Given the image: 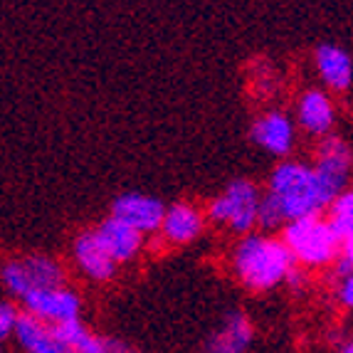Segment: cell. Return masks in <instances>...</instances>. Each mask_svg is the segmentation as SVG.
Listing matches in <instances>:
<instances>
[{"mask_svg": "<svg viewBox=\"0 0 353 353\" xmlns=\"http://www.w3.org/2000/svg\"><path fill=\"white\" fill-rule=\"evenodd\" d=\"M230 267L237 282L250 292H270L287 282L299 265L282 237H272L257 230L235 242L230 252Z\"/></svg>", "mask_w": 353, "mask_h": 353, "instance_id": "1", "label": "cell"}, {"mask_svg": "<svg viewBox=\"0 0 353 353\" xmlns=\"http://www.w3.org/2000/svg\"><path fill=\"white\" fill-rule=\"evenodd\" d=\"M267 193H272L284 208L287 220H301L312 215H326L334 195L326 190V185L319 178L314 163L296 159L279 161L267 176Z\"/></svg>", "mask_w": 353, "mask_h": 353, "instance_id": "2", "label": "cell"}, {"mask_svg": "<svg viewBox=\"0 0 353 353\" xmlns=\"http://www.w3.org/2000/svg\"><path fill=\"white\" fill-rule=\"evenodd\" d=\"M282 240L287 242L299 267L324 270V267L336 265L341 257V240L326 215L292 220L284 225Z\"/></svg>", "mask_w": 353, "mask_h": 353, "instance_id": "3", "label": "cell"}, {"mask_svg": "<svg viewBox=\"0 0 353 353\" xmlns=\"http://www.w3.org/2000/svg\"><path fill=\"white\" fill-rule=\"evenodd\" d=\"M265 190L250 178H232L215 198L205 205L210 223L228 228L230 232L245 237L259 230V203Z\"/></svg>", "mask_w": 353, "mask_h": 353, "instance_id": "4", "label": "cell"}, {"mask_svg": "<svg viewBox=\"0 0 353 353\" xmlns=\"http://www.w3.org/2000/svg\"><path fill=\"white\" fill-rule=\"evenodd\" d=\"M67 274L62 262L50 254H28V257H12L3 265V287L8 294L23 301L37 289L65 287Z\"/></svg>", "mask_w": 353, "mask_h": 353, "instance_id": "5", "label": "cell"}, {"mask_svg": "<svg viewBox=\"0 0 353 353\" xmlns=\"http://www.w3.org/2000/svg\"><path fill=\"white\" fill-rule=\"evenodd\" d=\"M296 119L284 109H267L250 126V141L274 159L284 161L296 146Z\"/></svg>", "mask_w": 353, "mask_h": 353, "instance_id": "6", "label": "cell"}, {"mask_svg": "<svg viewBox=\"0 0 353 353\" xmlns=\"http://www.w3.org/2000/svg\"><path fill=\"white\" fill-rule=\"evenodd\" d=\"M314 168H316L319 178H321V183L326 185V190H329L334 198H339V195L348 188V181H351V171H353L351 143L336 134L321 139L316 146Z\"/></svg>", "mask_w": 353, "mask_h": 353, "instance_id": "7", "label": "cell"}, {"mask_svg": "<svg viewBox=\"0 0 353 353\" xmlns=\"http://www.w3.org/2000/svg\"><path fill=\"white\" fill-rule=\"evenodd\" d=\"M20 304H23V312L32 314L50 326L79 319V314H82V299L67 284L52 289H37V292L25 296Z\"/></svg>", "mask_w": 353, "mask_h": 353, "instance_id": "8", "label": "cell"}, {"mask_svg": "<svg viewBox=\"0 0 353 353\" xmlns=\"http://www.w3.org/2000/svg\"><path fill=\"white\" fill-rule=\"evenodd\" d=\"M165 210L168 208L146 193H121L117 195L109 205V215L124 220L131 228H136L141 235H153V232H161V225H163Z\"/></svg>", "mask_w": 353, "mask_h": 353, "instance_id": "9", "label": "cell"}, {"mask_svg": "<svg viewBox=\"0 0 353 353\" xmlns=\"http://www.w3.org/2000/svg\"><path fill=\"white\" fill-rule=\"evenodd\" d=\"M296 126L304 131L306 136L314 139H326L334 134L336 126V104L331 99L329 89L309 87L304 89L296 99Z\"/></svg>", "mask_w": 353, "mask_h": 353, "instance_id": "10", "label": "cell"}, {"mask_svg": "<svg viewBox=\"0 0 353 353\" xmlns=\"http://www.w3.org/2000/svg\"><path fill=\"white\" fill-rule=\"evenodd\" d=\"M94 235L101 242V248L112 254V259L117 265H129L134 262L143 250V242L146 235H141L136 228H131L124 220L114 218V215H106L104 220L94 225Z\"/></svg>", "mask_w": 353, "mask_h": 353, "instance_id": "11", "label": "cell"}, {"mask_svg": "<svg viewBox=\"0 0 353 353\" xmlns=\"http://www.w3.org/2000/svg\"><path fill=\"white\" fill-rule=\"evenodd\" d=\"M72 259L79 267L84 277L92 282H109L117 277L119 265L112 259V254L101 248V242L97 240L94 230H84L74 237L72 242Z\"/></svg>", "mask_w": 353, "mask_h": 353, "instance_id": "12", "label": "cell"}, {"mask_svg": "<svg viewBox=\"0 0 353 353\" xmlns=\"http://www.w3.org/2000/svg\"><path fill=\"white\" fill-rule=\"evenodd\" d=\"M205 223H208V215L203 208L181 201V203L168 205L159 235L163 237L168 245L183 248V245H190V242H195L203 235Z\"/></svg>", "mask_w": 353, "mask_h": 353, "instance_id": "13", "label": "cell"}, {"mask_svg": "<svg viewBox=\"0 0 353 353\" xmlns=\"http://www.w3.org/2000/svg\"><path fill=\"white\" fill-rule=\"evenodd\" d=\"M314 67L324 89L343 94L353 87V57L339 45L324 42L314 50Z\"/></svg>", "mask_w": 353, "mask_h": 353, "instance_id": "14", "label": "cell"}, {"mask_svg": "<svg viewBox=\"0 0 353 353\" xmlns=\"http://www.w3.org/2000/svg\"><path fill=\"white\" fill-rule=\"evenodd\" d=\"M331 228L341 240V257L336 262V274H351L353 272V188H346L326 212Z\"/></svg>", "mask_w": 353, "mask_h": 353, "instance_id": "15", "label": "cell"}, {"mask_svg": "<svg viewBox=\"0 0 353 353\" xmlns=\"http://www.w3.org/2000/svg\"><path fill=\"white\" fill-rule=\"evenodd\" d=\"M52 329L59 336V341L65 343L72 353H126V346L121 341L92 334L79 319L54 324Z\"/></svg>", "mask_w": 353, "mask_h": 353, "instance_id": "16", "label": "cell"}, {"mask_svg": "<svg viewBox=\"0 0 353 353\" xmlns=\"http://www.w3.org/2000/svg\"><path fill=\"white\" fill-rule=\"evenodd\" d=\"M15 339H18L20 348L25 353H72L65 343L59 341V336L54 334L52 326L28 312L20 314V321L15 326Z\"/></svg>", "mask_w": 353, "mask_h": 353, "instance_id": "17", "label": "cell"}, {"mask_svg": "<svg viewBox=\"0 0 353 353\" xmlns=\"http://www.w3.org/2000/svg\"><path fill=\"white\" fill-rule=\"evenodd\" d=\"M254 341V326L242 312H230L218 334L210 339L208 353H245Z\"/></svg>", "mask_w": 353, "mask_h": 353, "instance_id": "18", "label": "cell"}, {"mask_svg": "<svg viewBox=\"0 0 353 353\" xmlns=\"http://www.w3.org/2000/svg\"><path fill=\"white\" fill-rule=\"evenodd\" d=\"M287 215H284V208L279 205V201L272 193L262 195V203H259V232H282L284 225H287Z\"/></svg>", "mask_w": 353, "mask_h": 353, "instance_id": "19", "label": "cell"}, {"mask_svg": "<svg viewBox=\"0 0 353 353\" xmlns=\"http://www.w3.org/2000/svg\"><path fill=\"white\" fill-rule=\"evenodd\" d=\"M20 309L12 301H3V306H0V336L3 339H8L10 334H15V326H18L20 321Z\"/></svg>", "mask_w": 353, "mask_h": 353, "instance_id": "20", "label": "cell"}, {"mask_svg": "<svg viewBox=\"0 0 353 353\" xmlns=\"http://www.w3.org/2000/svg\"><path fill=\"white\" fill-rule=\"evenodd\" d=\"M336 296H339V301H341L343 309H353V272L351 274H343V277L339 279Z\"/></svg>", "mask_w": 353, "mask_h": 353, "instance_id": "21", "label": "cell"}, {"mask_svg": "<svg viewBox=\"0 0 353 353\" xmlns=\"http://www.w3.org/2000/svg\"><path fill=\"white\" fill-rule=\"evenodd\" d=\"M287 284H289L292 289H304V287H306V274L299 270V267H296V270L292 272V274H289Z\"/></svg>", "mask_w": 353, "mask_h": 353, "instance_id": "22", "label": "cell"}, {"mask_svg": "<svg viewBox=\"0 0 353 353\" xmlns=\"http://www.w3.org/2000/svg\"><path fill=\"white\" fill-rule=\"evenodd\" d=\"M336 353H353V339H341V341L336 343Z\"/></svg>", "mask_w": 353, "mask_h": 353, "instance_id": "23", "label": "cell"}]
</instances>
